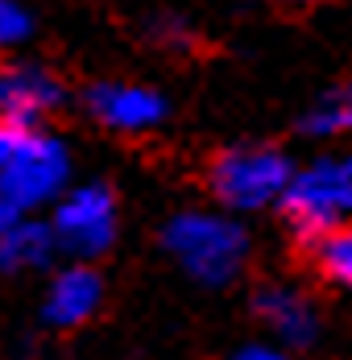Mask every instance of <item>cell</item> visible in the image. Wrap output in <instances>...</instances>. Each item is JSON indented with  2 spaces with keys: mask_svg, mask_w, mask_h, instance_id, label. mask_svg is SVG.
Masks as SVG:
<instances>
[{
  "mask_svg": "<svg viewBox=\"0 0 352 360\" xmlns=\"http://www.w3.org/2000/svg\"><path fill=\"white\" fill-rule=\"evenodd\" d=\"M166 252L199 286H228L249 261V236L237 219L215 212H178L162 228Z\"/></svg>",
  "mask_w": 352,
  "mask_h": 360,
  "instance_id": "obj_1",
  "label": "cell"
},
{
  "mask_svg": "<svg viewBox=\"0 0 352 360\" xmlns=\"http://www.w3.org/2000/svg\"><path fill=\"white\" fill-rule=\"evenodd\" d=\"M278 207L286 212L294 236L315 245L323 232L340 228L352 216V158H319L294 170Z\"/></svg>",
  "mask_w": 352,
  "mask_h": 360,
  "instance_id": "obj_2",
  "label": "cell"
},
{
  "mask_svg": "<svg viewBox=\"0 0 352 360\" xmlns=\"http://www.w3.org/2000/svg\"><path fill=\"white\" fill-rule=\"evenodd\" d=\"M290 174V158L274 145H232L211 162L208 182L228 212H261L282 199Z\"/></svg>",
  "mask_w": 352,
  "mask_h": 360,
  "instance_id": "obj_3",
  "label": "cell"
},
{
  "mask_svg": "<svg viewBox=\"0 0 352 360\" xmlns=\"http://www.w3.org/2000/svg\"><path fill=\"white\" fill-rule=\"evenodd\" d=\"M67 179H70V153L67 145L58 141L54 133H37L30 129L17 153L8 158V166L0 170V191L4 199L25 216L34 207H46L54 203L63 191H67Z\"/></svg>",
  "mask_w": 352,
  "mask_h": 360,
  "instance_id": "obj_4",
  "label": "cell"
},
{
  "mask_svg": "<svg viewBox=\"0 0 352 360\" xmlns=\"http://www.w3.org/2000/svg\"><path fill=\"white\" fill-rule=\"evenodd\" d=\"M54 249H67L75 257H100L116 236V199L100 182L75 186L70 195H58V207L50 219Z\"/></svg>",
  "mask_w": 352,
  "mask_h": 360,
  "instance_id": "obj_5",
  "label": "cell"
},
{
  "mask_svg": "<svg viewBox=\"0 0 352 360\" xmlns=\"http://www.w3.org/2000/svg\"><path fill=\"white\" fill-rule=\"evenodd\" d=\"M87 112L116 133H149L166 120V100L162 91L145 87V83H129V79H104L92 83L83 96Z\"/></svg>",
  "mask_w": 352,
  "mask_h": 360,
  "instance_id": "obj_6",
  "label": "cell"
},
{
  "mask_svg": "<svg viewBox=\"0 0 352 360\" xmlns=\"http://www.w3.org/2000/svg\"><path fill=\"white\" fill-rule=\"evenodd\" d=\"M58 104H63V83L46 67H30V63L0 67V120L34 124L37 116L54 112Z\"/></svg>",
  "mask_w": 352,
  "mask_h": 360,
  "instance_id": "obj_7",
  "label": "cell"
},
{
  "mask_svg": "<svg viewBox=\"0 0 352 360\" xmlns=\"http://www.w3.org/2000/svg\"><path fill=\"white\" fill-rule=\"evenodd\" d=\"M104 302V282L92 265H67L54 274V282L46 290L42 315L50 327H79L87 323Z\"/></svg>",
  "mask_w": 352,
  "mask_h": 360,
  "instance_id": "obj_8",
  "label": "cell"
},
{
  "mask_svg": "<svg viewBox=\"0 0 352 360\" xmlns=\"http://www.w3.org/2000/svg\"><path fill=\"white\" fill-rule=\"evenodd\" d=\"M253 311H257L261 323L274 331V340L286 344V348L315 344L319 315L307 294H298V290H290V286H261L257 298H253Z\"/></svg>",
  "mask_w": 352,
  "mask_h": 360,
  "instance_id": "obj_9",
  "label": "cell"
},
{
  "mask_svg": "<svg viewBox=\"0 0 352 360\" xmlns=\"http://www.w3.org/2000/svg\"><path fill=\"white\" fill-rule=\"evenodd\" d=\"M50 252H54L50 224L21 216L8 232H0V269H34L50 261Z\"/></svg>",
  "mask_w": 352,
  "mask_h": 360,
  "instance_id": "obj_10",
  "label": "cell"
},
{
  "mask_svg": "<svg viewBox=\"0 0 352 360\" xmlns=\"http://www.w3.org/2000/svg\"><path fill=\"white\" fill-rule=\"evenodd\" d=\"M311 249H315L319 274H323L332 286L352 290V228H348V224H340V228L323 232Z\"/></svg>",
  "mask_w": 352,
  "mask_h": 360,
  "instance_id": "obj_11",
  "label": "cell"
},
{
  "mask_svg": "<svg viewBox=\"0 0 352 360\" xmlns=\"http://www.w3.org/2000/svg\"><path fill=\"white\" fill-rule=\"evenodd\" d=\"M303 129L311 137H340V133H352V83L327 91L315 108L303 116Z\"/></svg>",
  "mask_w": 352,
  "mask_h": 360,
  "instance_id": "obj_12",
  "label": "cell"
},
{
  "mask_svg": "<svg viewBox=\"0 0 352 360\" xmlns=\"http://www.w3.org/2000/svg\"><path fill=\"white\" fill-rule=\"evenodd\" d=\"M30 30H34L30 13H25L17 0H0V50L21 46V41L30 37Z\"/></svg>",
  "mask_w": 352,
  "mask_h": 360,
  "instance_id": "obj_13",
  "label": "cell"
},
{
  "mask_svg": "<svg viewBox=\"0 0 352 360\" xmlns=\"http://www.w3.org/2000/svg\"><path fill=\"white\" fill-rule=\"evenodd\" d=\"M30 133V124H13V120H0V170L8 166V158L17 153L21 137Z\"/></svg>",
  "mask_w": 352,
  "mask_h": 360,
  "instance_id": "obj_14",
  "label": "cell"
},
{
  "mask_svg": "<svg viewBox=\"0 0 352 360\" xmlns=\"http://www.w3.org/2000/svg\"><path fill=\"white\" fill-rule=\"evenodd\" d=\"M232 360H290L282 348H274V344H249V348H241Z\"/></svg>",
  "mask_w": 352,
  "mask_h": 360,
  "instance_id": "obj_15",
  "label": "cell"
},
{
  "mask_svg": "<svg viewBox=\"0 0 352 360\" xmlns=\"http://www.w3.org/2000/svg\"><path fill=\"white\" fill-rule=\"evenodd\" d=\"M153 30H158V37H162L166 46H170V41H175V46H187V41H191V37H187V25H182V21H166V17H162V21H158Z\"/></svg>",
  "mask_w": 352,
  "mask_h": 360,
  "instance_id": "obj_16",
  "label": "cell"
},
{
  "mask_svg": "<svg viewBox=\"0 0 352 360\" xmlns=\"http://www.w3.org/2000/svg\"><path fill=\"white\" fill-rule=\"evenodd\" d=\"M17 219H21V212H17V207H13V203L4 199V191H0V232H8V228H13Z\"/></svg>",
  "mask_w": 352,
  "mask_h": 360,
  "instance_id": "obj_17",
  "label": "cell"
},
{
  "mask_svg": "<svg viewBox=\"0 0 352 360\" xmlns=\"http://www.w3.org/2000/svg\"><path fill=\"white\" fill-rule=\"evenodd\" d=\"M286 4H323V0H286Z\"/></svg>",
  "mask_w": 352,
  "mask_h": 360,
  "instance_id": "obj_18",
  "label": "cell"
}]
</instances>
